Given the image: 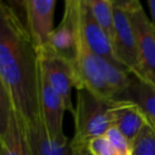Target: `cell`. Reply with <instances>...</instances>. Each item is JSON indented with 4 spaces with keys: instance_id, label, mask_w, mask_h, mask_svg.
I'll return each mask as SVG.
<instances>
[{
    "instance_id": "obj_1",
    "label": "cell",
    "mask_w": 155,
    "mask_h": 155,
    "mask_svg": "<svg viewBox=\"0 0 155 155\" xmlns=\"http://www.w3.org/2000/svg\"><path fill=\"white\" fill-rule=\"evenodd\" d=\"M0 77L15 112L27 126L42 121L40 54L31 34L10 3L0 0Z\"/></svg>"
},
{
    "instance_id": "obj_2",
    "label": "cell",
    "mask_w": 155,
    "mask_h": 155,
    "mask_svg": "<svg viewBox=\"0 0 155 155\" xmlns=\"http://www.w3.org/2000/svg\"><path fill=\"white\" fill-rule=\"evenodd\" d=\"M116 100H106L87 89H78L73 114L75 132L72 143L76 148L88 147L94 138L104 136L112 126V110Z\"/></svg>"
},
{
    "instance_id": "obj_3",
    "label": "cell",
    "mask_w": 155,
    "mask_h": 155,
    "mask_svg": "<svg viewBox=\"0 0 155 155\" xmlns=\"http://www.w3.org/2000/svg\"><path fill=\"white\" fill-rule=\"evenodd\" d=\"M114 5V37L113 50L119 64L132 77L149 84L139 61L138 47L129 14L127 0H113Z\"/></svg>"
},
{
    "instance_id": "obj_4",
    "label": "cell",
    "mask_w": 155,
    "mask_h": 155,
    "mask_svg": "<svg viewBox=\"0 0 155 155\" xmlns=\"http://www.w3.org/2000/svg\"><path fill=\"white\" fill-rule=\"evenodd\" d=\"M75 75V88L87 89L93 95L106 100H114V96L107 86L100 72L97 56L89 48L82 36L78 21L77 6V37H76L75 58L73 61Z\"/></svg>"
},
{
    "instance_id": "obj_5",
    "label": "cell",
    "mask_w": 155,
    "mask_h": 155,
    "mask_svg": "<svg viewBox=\"0 0 155 155\" xmlns=\"http://www.w3.org/2000/svg\"><path fill=\"white\" fill-rule=\"evenodd\" d=\"M130 18L138 47L139 61L150 86L155 88V31L143 5L136 0H127Z\"/></svg>"
},
{
    "instance_id": "obj_6",
    "label": "cell",
    "mask_w": 155,
    "mask_h": 155,
    "mask_svg": "<svg viewBox=\"0 0 155 155\" xmlns=\"http://www.w3.org/2000/svg\"><path fill=\"white\" fill-rule=\"evenodd\" d=\"M39 54L43 79L61 97L67 111L73 115L75 112L72 102V88L75 87L73 62L58 56L48 47L39 50Z\"/></svg>"
},
{
    "instance_id": "obj_7",
    "label": "cell",
    "mask_w": 155,
    "mask_h": 155,
    "mask_svg": "<svg viewBox=\"0 0 155 155\" xmlns=\"http://www.w3.org/2000/svg\"><path fill=\"white\" fill-rule=\"evenodd\" d=\"M27 16V28L38 50L49 45L54 31L56 0H25L21 2Z\"/></svg>"
},
{
    "instance_id": "obj_8",
    "label": "cell",
    "mask_w": 155,
    "mask_h": 155,
    "mask_svg": "<svg viewBox=\"0 0 155 155\" xmlns=\"http://www.w3.org/2000/svg\"><path fill=\"white\" fill-rule=\"evenodd\" d=\"M78 0H67L64 12L59 26L55 28L49 41L48 48L60 58L73 62L75 58L77 37ZM47 48V47H45Z\"/></svg>"
},
{
    "instance_id": "obj_9",
    "label": "cell",
    "mask_w": 155,
    "mask_h": 155,
    "mask_svg": "<svg viewBox=\"0 0 155 155\" xmlns=\"http://www.w3.org/2000/svg\"><path fill=\"white\" fill-rule=\"evenodd\" d=\"M78 21L82 36L93 53L121 66L114 54L112 41L94 18L87 0H78Z\"/></svg>"
},
{
    "instance_id": "obj_10",
    "label": "cell",
    "mask_w": 155,
    "mask_h": 155,
    "mask_svg": "<svg viewBox=\"0 0 155 155\" xmlns=\"http://www.w3.org/2000/svg\"><path fill=\"white\" fill-rule=\"evenodd\" d=\"M41 107L43 123L50 138L59 143H65L69 138L63 133V116L67 111L64 102L43 77Z\"/></svg>"
},
{
    "instance_id": "obj_11",
    "label": "cell",
    "mask_w": 155,
    "mask_h": 155,
    "mask_svg": "<svg viewBox=\"0 0 155 155\" xmlns=\"http://www.w3.org/2000/svg\"><path fill=\"white\" fill-rule=\"evenodd\" d=\"M112 126L116 128L128 139L132 141L148 122L140 108L131 101L116 100L112 110Z\"/></svg>"
},
{
    "instance_id": "obj_12",
    "label": "cell",
    "mask_w": 155,
    "mask_h": 155,
    "mask_svg": "<svg viewBox=\"0 0 155 155\" xmlns=\"http://www.w3.org/2000/svg\"><path fill=\"white\" fill-rule=\"evenodd\" d=\"M27 132L33 155H76L72 139L59 143L50 138L43 120L35 125L27 126Z\"/></svg>"
},
{
    "instance_id": "obj_13",
    "label": "cell",
    "mask_w": 155,
    "mask_h": 155,
    "mask_svg": "<svg viewBox=\"0 0 155 155\" xmlns=\"http://www.w3.org/2000/svg\"><path fill=\"white\" fill-rule=\"evenodd\" d=\"M0 155H33L28 138L27 125L14 111L10 126L0 141Z\"/></svg>"
},
{
    "instance_id": "obj_14",
    "label": "cell",
    "mask_w": 155,
    "mask_h": 155,
    "mask_svg": "<svg viewBox=\"0 0 155 155\" xmlns=\"http://www.w3.org/2000/svg\"><path fill=\"white\" fill-rule=\"evenodd\" d=\"M136 104L147 117L148 121L155 126V88L138 79L132 77L127 89L117 98Z\"/></svg>"
},
{
    "instance_id": "obj_15",
    "label": "cell",
    "mask_w": 155,
    "mask_h": 155,
    "mask_svg": "<svg viewBox=\"0 0 155 155\" xmlns=\"http://www.w3.org/2000/svg\"><path fill=\"white\" fill-rule=\"evenodd\" d=\"M97 56V55H96ZM97 62L99 65L100 72L106 82L107 86L111 90V93L114 96V100H117V98L124 93L129 86L131 82L132 76L124 68L123 66H119L106 58H98Z\"/></svg>"
},
{
    "instance_id": "obj_16",
    "label": "cell",
    "mask_w": 155,
    "mask_h": 155,
    "mask_svg": "<svg viewBox=\"0 0 155 155\" xmlns=\"http://www.w3.org/2000/svg\"><path fill=\"white\" fill-rule=\"evenodd\" d=\"M87 3L98 25L113 43L115 29L113 0H87Z\"/></svg>"
},
{
    "instance_id": "obj_17",
    "label": "cell",
    "mask_w": 155,
    "mask_h": 155,
    "mask_svg": "<svg viewBox=\"0 0 155 155\" xmlns=\"http://www.w3.org/2000/svg\"><path fill=\"white\" fill-rule=\"evenodd\" d=\"M131 155H155V126L149 121L132 141Z\"/></svg>"
},
{
    "instance_id": "obj_18",
    "label": "cell",
    "mask_w": 155,
    "mask_h": 155,
    "mask_svg": "<svg viewBox=\"0 0 155 155\" xmlns=\"http://www.w3.org/2000/svg\"><path fill=\"white\" fill-rule=\"evenodd\" d=\"M15 111L11 93L0 77V141L3 140L10 126L11 118Z\"/></svg>"
},
{
    "instance_id": "obj_19",
    "label": "cell",
    "mask_w": 155,
    "mask_h": 155,
    "mask_svg": "<svg viewBox=\"0 0 155 155\" xmlns=\"http://www.w3.org/2000/svg\"><path fill=\"white\" fill-rule=\"evenodd\" d=\"M109 141L112 143V146L118 151L120 155H131L132 152V146L131 143L114 126H111L108 132L104 134Z\"/></svg>"
},
{
    "instance_id": "obj_20",
    "label": "cell",
    "mask_w": 155,
    "mask_h": 155,
    "mask_svg": "<svg viewBox=\"0 0 155 155\" xmlns=\"http://www.w3.org/2000/svg\"><path fill=\"white\" fill-rule=\"evenodd\" d=\"M88 149L92 155H120L106 136H99L91 140Z\"/></svg>"
},
{
    "instance_id": "obj_21",
    "label": "cell",
    "mask_w": 155,
    "mask_h": 155,
    "mask_svg": "<svg viewBox=\"0 0 155 155\" xmlns=\"http://www.w3.org/2000/svg\"><path fill=\"white\" fill-rule=\"evenodd\" d=\"M148 6H149L150 16H151L150 20H151L153 29L155 31V0H149V1H148Z\"/></svg>"
},
{
    "instance_id": "obj_22",
    "label": "cell",
    "mask_w": 155,
    "mask_h": 155,
    "mask_svg": "<svg viewBox=\"0 0 155 155\" xmlns=\"http://www.w3.org/2000/svg\"><path fill=\"white\" fill-rule=\"evenodd\" d=\"M75 148V152H76V155H92L89 151L88 147H82V148Z\"/></svg>"
}]
</instances>
